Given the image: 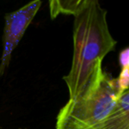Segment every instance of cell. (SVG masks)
<instances>
[{
  "label": "cell",
  "mask_w": 129,
  "mask_h": 129,
  "mask_svg": "<svg viewBox=\"0 0 129 129\" xmlns=\"http://www.w3.org/2000/svg\"><path fill=\"white\" fill-rule=\"evenodd\" d=\"M107 14L98 1L85 0L74 16L72 66L63 78L69 90V100L89 97L104 74L102 61L117 44L110 32Z\"/></svg>",
  "instance_id": "1"
},
{
  "label": "cell",
  "mask_w": 129,
  "mask_h": 129,
  "mask_svg": "<svg viewBox=\"0 0 129 129\" xmlns=\"http://www.w3.org/2000/svg\"><path fill=\"white\" fill-rule=\"evenodd\" d=\"M119 63L121 65V68L129 67V49L126 48L122 50L119 54Z\"/></svg>",
  "instance_id": "7"
},
{
  "label": "cell",
  "mask_w": 129,
  "mask_h": 129,
  "mask_svg": "<svg viewBox=\"0 0 129 129\" xmlns=\"http://www.w3.org/2000/svg\"><path fill=\"white\" fill-rule=\"evenodd\" d=\"M120 94L116 79L104 73L92 94L86 98L69 100L60 109L56 129H100Z\"/></svg>",
  "instance_id": "2"
},
{
  "label": "cell",
  "mask_w": 129,
  "mask_h": 129,
  "mask_svg": "<svg viewBox=\"0 0 129 129\" xmlns=\"http://www.w3.org/2000/svg\"><path fill=\"white\" fill-rule=\"evenodd\" d=\"M18 129H26V128H18Z\"/></svg>",
  "instance_id": "8"
},
{
  "label": "cell",
  "mask_w": 129,
  "mask_h": 129,
  "mask_svg": "<svg viewBox=\"0 0 129 129\" xmlns=\"http://www.w3.org/2000/svg\"><path fill=\"white\" fill-rule=\"evenodd\" d=\"M84 1L85 0L50 1L49 8L51 18L54 19L60 14H70L75 16L82 6Z\"/></svg>",
  "instance_id": "5"
},
{
  "label": "cell",
  "mask_w": 129,
  "mask_h": 129,
  "mask_svg": "<svg viewBox=\"0 0 129 129\" xmlns=\"http://www.w3.org/2000/svg\"><path fill=\"white\" fill-rule=\"evenodd\" d=\"M41 5L42 1L40 0L33 1L5 15L2 52L0 59V77L8 68L14 51L37 14Z\"/></svg>",
  "instance_id": "3"
},
{
  "label": "cell",
  "mask_w": 129,
  "mask_h": 129,
  "mask_svg": "<svg viewBox=\"0 0 129 129\" xmlns=\"http://www.w3.org/2000/svg\"><path fill=\"white\" fill-rule=\"evenodd\" d=\"M117 86L120 94L128 90L129 85V67L121 68V73L116 79Z\"/></svg>",
  "instance_id": "6"
},
{
  "label": "cell",
  "mask_w": 129,
  "mask_h": 129,
  "mask_svg": "<svg viewBox=\"0 0 129 129\" xmlns=\"http://www.w3.org/2000/svg\"><path fill=\"white\" fill-rule=\"evenodd\" d=\"M100 129H129V90L119 95Z\"/></svg>",
  "instance_id": "4"
}]
</instances>
